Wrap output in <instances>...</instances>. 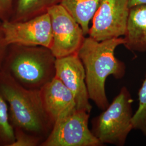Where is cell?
<instances>
[{
	"label": "cell",
	"instance_id": "cell-6",
	"mask_svg": "<svg viewBox=\"0 0 146 146\" xmlns=\"http://www.w3.org/2000/svg\"><path fill=\"white\" fill-rule=\"evenodd\" d=\"M50 16L52 41L50 48L56 58L76 54L86 36L78 22L60 4L47 11Z\"/></svg>",
	"mask_w": 146,
	"mask_h": 146
},
{
	"label": "cell",
	"instance_id": "cell-9",
	"mask_svg": "<svg viewBox=\"0 0 146 146\" xmlns=\"http://www.w3.org/2000/svg\"><path fill=\"white\" fill-rule=\"evenodd\" d=\"M55 77L72 93L77 110L90 113L92 106L89 102L85 69L77 53L56 58Z\"/></svg>",
	"mask_w": 146,
	"mask_h": 146
},
{
	"label": "cell",
	"instance_id": "cell-10",
	"mask_svg": "<svg viewBox=\"0 0 146 146\" xmlns=\"http://www.w3.org/2000/svg\"><path fill=\"white\" fill-rule=\"evenodd\" d=\"M40 92L44 108L54 125L77 109L72 93L56 77L46 84Z\"/></svg>",
	"mask_w": 146,
	"mask_h": 146
},
{
	"label": "cell",
	"instance_id": "cell-17",
	"mask_svg": "<svg viewBox=\"0 0 146 146\" xmlns=\"http://www.w3.org/2000/svg\"><path fill=\"white\" fill-rule=\"evenodd\" d=\"M14 0H0V20L9 21L12 14Z\"/></svg>",
	"mask_w": 146,
	"mask_h": 146
},
{
	"label": "cell",
	"instance_id": "cell-13",
	"mask_svg": "<svg viewBox=\"0 0 146 146\" xmlns=\"http://www.w3.org/2000/svg\"><path fill=\"white\" fill-rule=\"evenodd\" d=\"M60 0H14L9 21H26L47 13L52 5L60 3Z\"/></svg>",
	"mask_w": 146,
	"mask_h": 146
},
{
	"label": "cell",
	"instance_id": "cell-15",
	"mask_svg": "<svg viewBox=\"0 0 146 146\" xmlns=\"http://www.w3.org/2000/svg\"><path fill=\"white\" fill-rule=\"evenodd\" d=\"M139 105L132 118L133 129L146 136V76L138 93Z\"/></svg>",
	"mask_w": 146,
	"mask_h": 146
},
{
	"label": "cell",
	"instance_id": "cell-7",
	"mask_svg": "<svg viewBox=\"0 0 146 146\" xmlns=\"http://www.w3.org/2000/svg\"><path fill=\"white\" fill-rule=\"evenodd\" d=\"M130 9L129 0H101L89 36L98 41L124 36Z\"/></svg>",
	"mask_w": 146,
	"mask_h": 146
},
{
	"label": "cell",
	"instance_id": "cell-12",
	"mask_svg": "<svg viewBox=\"0 0 146 146\" xmlns=\"http://www.w3.org/2000/svg\"><path fill=\"white\" fill-rule=\"evenodd\" d=\"M101 0H60V3L81 27L85 36L88 35L89 23Z\"/></svg>",
	"mask_w": 146,
	"mask_h": 146
},
{
	"label": "cell",
	"instance_id": "cell-8",
	"mask_svg": "<svg viewBox=\"0 0 146 146\" xmlns=\"http://www.w3.org/2000/svg\"><path fill=\"white\" fill-rule=\"evenodd\" d=\"M2 27L8 46L14 44L50 48L52 31L48 12L26 21H3Z\"/></svg>",
	"mask_w": 146,
	"mask_h": 146
},
{
	"label": "cell",
	"instance_id": "cell-11",
	"mask_svg": "<svg viewBox=\"0 0 146 146\" xmlns=\"http://www.w3.org/2000/svg\"><path fill=\"white\" fill-rule=\"evenodd\" d=\"M123 38L128 50L146 52V4L131 7Z\"/></svg>",
	"mask_w": 146,
	"mask_h": 146
},
{
	"label": "cell",
	"instance_id": "cell-18",
	"mask_svg": "<svg viewBox=\"0 0 146 146\" xmlns=\"http://www.w3.org/2000/svg\"><path fill=\"white\" fill-rule=\"evenodd\" d=\"M8 46L6 44L3 32L2 27V21L0 20V70L2 69Z\"/></svg>",
	"mask_w": 146,
	"mask_h": 146
},
{
	"label": "cell",
	"instance_id": "cell-5",
	"mask_svg": "<svg viewBox=\"0 0 146 146\" xmlns=\"http://www.w3.org/2000/svg\"><path fill=\"white\" fill-rule=\"evenodd\" d=\"M90 113L76 109L57 121L40 146H100L89 128Z\"/></svg>",
	"mask_w": 146,
	"mask_h": 146
},
{
	"label": "cell",
	"instance_id": "cell-4",
	"mask_svg": "<svg viewBox=\"0 0 146 146\" xmlns=\"http://www.w3.org/2000/svg\"><path fill=\"white\" fill-rule=\"evenodd\" d=\"M133 100L128 89L122 87L108 107L92 121V131L102 145L122 146L133 129Z\"/></svg>",
	"mask_w": 146,
	"mask_h": 146
},
{
	"label": "cell",
	"instance_id": "cell-16",
	"mask_svg": "<svg viewBox=\"0 0 146 146\" xmlns=\"http://www.w3.org/2000/svg\"><path fill=\"white\" fill-rule=\"evenodd\" d=\"M15 141L11 146H41L43 140L19 128H14Z\"/></svg>",
	"mask_w": 146,
	"mask_h": 146
},
{
	"label": "cell",
	"instance_id": "cell-19",
	"mask_svg": "<svg viewBox=\"0 0 146 146\" xmlns=\"http://www.w3.org/2000/svg\"><path fill=\"white\" fill-rule=\"evenodd\" d=\"M146 4V0H129V5L130 8L136 5Z\"/></svg>",
	"mask_w": 146,
	"mask_h": 146
},
{
	"label": "cell",
	"instance_id": "cell-2",
	"mask_svg": "<svg viewBox=\"0 0 146 146\" xmlns=\"http://www.w3.org/2000/svg\"><path fill=\"white\" fill-rule=\"evenodd\" d=\"M0 94L9 105L14 128H19L44 141L54 123L44 108L40 90L25 88L1 69Z\"/></svg>",
	"mask_w": 146,
	"mask_h": 146
},
{
	"label": "cell",
	"instance_id": "cell-1",
	"mask_svg": "<svg viewBox=\"0 0 146 146\" xmlns=\"http://www.w3.org/2000/svg\"><path fill=\"white\" fill-rule=\"evenodd\" d=\"M124 43L121 37L102 41L85 37L77 52L85 69L89 99L102 110L110 104L105 89L107 78L111 75L121 79L125 75V64L115 56L116 48Z\"/></svg>",
	"mask_w": 146,
	"mask_h": 146
},
{
	"label": "cell",
	"instance_id": "cell-3",
	"mask_svg": "<svg viewBox=\"0 0 146 146\" xmlns=\"http://www.w3.org/2000/svg\"><path fill=\"white\" fill-rule=\"evenodd\" d=\"M56 58L47 47L10 44L1 69L25 88L41 90L55 77Z\"/></svg>",
	"mask_w": 146,
	"mask_h": 146
},
{
	"label": "cell",
	"instance_id": "cell-14",
	"mask_svg": "<svg viewBox=\"0 0 146 146\" xmlns=\"http://www.w3.org/2000/svg\"><path fill=\"white\" fill-rule=\"evenodd\" d=\"M14 141V128L11 123L8 105L0 94V146H11Z\"/></svg>",
	"mask_w": 146,
	"mask_h": 146
}]
</instances>
